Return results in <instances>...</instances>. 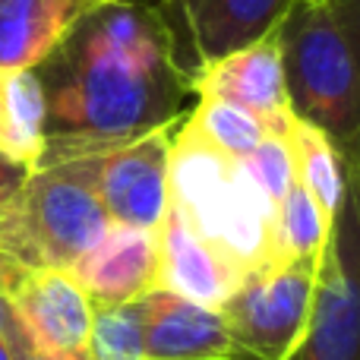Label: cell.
<instances>
[{
    "mask_svg": "<svg viewBox=\"0 0 360 360\" xmlns=\"http://www.w3.org/2000/svg\"><path fill=\"white\" fill-rule=\"evenodd\" d=\"M332 231V218L316 205V199L294 184L288 196L275 205L272 224V262L307 259V256H323L326 240Z\"/></svg>",
    "mask_w": 360,
    "mask_h": 360,
    "instance_id": "17",
    "label": "cell"
},
{
    "mask_svg": "<svg viewBox=\"0 0 360 360\" xmlns=\"http://www.w3.org/2000/svg\"><path fill=\"white\" fill-rule=\"evenodd\" d=\"M29 174H32V168H25V165L0 155V205H6L13 196H16V190L25 184Z\"/></svg>",
    "mask_w": 360,
    "mask_h": 360,
    "instance_id": "23",
    "label": "cell"
},
{
    "mask_svg": "<svg viewBox=\"0 0 360 360\" xmlns=\"http://www.w3.org/2000/svg\"><path fill=\"white\" fill-rule=\"evenodd\" d=\"M288 360H360V193L345 162V199L329 240L307 329Z\"/></svg>",
    "mask_w": 360,
    "mask_h": 360,
    "instance_id": "5",
    "label": "cell"
},
{
    "mask_svg": "<svg viewBox=\"0 0 360 360\" xmlns=\"http://www.w3.org/2000/svg\"><path fill=\"white\" fill-rule=\"evenodd\" d=\"M338 149H342V158L348 162L351 174H354V184H357V193H360V136L348 146H338Z\"/></svg>",
    "mask_w": 360,
    "mask_h": 360,
    "instance_id": "24",
    "label": "cell"
},
{
    "mask_svg": "<svg viewBox=\"0 0 360 360\" xmlns=\"http://www.w3.org/2000/svg\"><path fill=\"white\" fill-rule=\"evenodd\" d=\"M196 98H218L256 114L269 130H278L288 120L285 79H281L278 32L256 38L231 54L218 57L193 76Z\"/></svg>",
    "mask_w": 360,
    "mask_h": 360,
    "instance_id": "11",
    "label": "cell"
},
{
    "mask_svg": "<svg viewBox=\"0 0 360 360\" xmlns=\"http://www.w3.org/2000/svg\"><path fill=\"white\" fill-rule=\"evenodd\" d=\"M285 136L294 155L297 184L316 199V205L326 212V218H335L338 205L345 199V158L342 149L326 136L323 130L291 117L285 120Z\"/></svg>",
    "mask_w": 360,
    "mask_h": 360,
    "instance_id": "16",
    "label": "cell"
},
{
    "mask_svg": "<svg viewBox=\"0 0 360 360\" xmlns=\"http://www.w3.org/2000/svg\"><path fill=\"white\" fill-rule=\"evenodd\" d=\"M70 272L89 294L92 307L133 304L155 288L158 278V247L155 231L108 224L92 250Z\"/></svg>",
    "mask_w": 360,
    "mask_h": 360,
    "instance_id": "12",
    "label": "cell"
},
{
    "mask_svg": "<svg viewBox=\"0 0 360 360\" xmlns=\"http://www.w3.org/2000/svg\"><path fill=\"white\" fill-rule=\"evenodd\" d=\"M76 4H79L82 10H86V6H92V4H101V0H76Z\"/></svg>",
    "mask_w": 360,
    "mask_h": 360,
    "instance_id": "26",
    "label": "cell"
},
{
    "mask_svg": "<svg viewBox=\"0 0 360 360\" xmlns=\"http://www.w3.org/2000/svg\"><path fill=\"white\" fill-rule=\"evenodd\" d=\"M0 360H13L10 348H6V338H4V332H0Z\"/></svg>",
    "mask_w": 360,
    "mask_h": 360,
    "instance_id": "25",
    "label": "cell"
},
{
    "mask_svg": "<svg viewBox=\"0 0 360 360\" xmlns=\"http://www.w3.org/2000/svg\"><path fill=\"white\" fill-rule=\"evenodd\" d=\"M4 297L41 351L57 360H92L95 307L70 269H25Z\"/></svg>",
    "mask_w": 360,
    "mask_h": 360,
    "instance_id": "9",
    "label": "cell"
},
{
    "mask_svg": "<svg viewBox=\"0 0 360 360\" xmlns=\"http://www.w3.org/2000/svg\"><path fill=\"white\" fill-rule=\"evenodd\" d=\"M0 297H4V294H0ZM0 332H4L13 360H57V357H51L48 351L38 348L35 338L25 332V326L19 323V316L13 313V307L6 304V297L0 300Z\"/></svg>",
    "mask_w": 360,
    "mask_h": 360,
    "instance_id": "21",
    "label": "cell"
},
{
    "mask_svg": "<svg viewBox=\"0 0 360 360\" xmlns=\"http://www.w3.org/2000/svg\"><path fill=\"white\" fill-rule=\"evenodd\" d=\"M35 76L44 92L38 165L108 152L174 127L190 114L186 101L196 98L162 13L143 0L86 6Z\"/></svg>",
    "mask_w": 360,
    "mask_h": 360,
    "instance_id": "1",
    "label": "cell"
},
{
    "mask_svg": "<svg viewBox=\"0 0 360 360\" xmlns=\"http://www.w3.org/2000/svg\"><path fill=\"white\" fill-rule=\"evenodd\" d=\"M89 354H92V360H146L143 307H139V300L95 310Z\"/></svg>",
    "mask_w": 360,
    "mask_h": 360,
    "instance_id": "19",
    "label": "cell"
},
{
    "mask_svg": "<svg viewBox=\"0 0 360 360\" xmlns=\"http://www.w3.org/2000/svg\"><path fill=\"white\" fill-rule=\"evenodd\" d=\"M158 247V278L155 288L174 291L180 297H190L205 307H221L231 288L237 285V275L196 231L186 224L174 205L168 202L162 224L155 228Z\"/></svg>",
    "mask_w": 360,
    "mask_h": 360,
    "instance_id": "13",
    "label": "cell"
},
{
    "mask_svg": "<svg viewBox=\"0 0 360 360\" xmlns=\"http://www.w3.org/2000/svg\"><path fill=\"white\" fill-rule=\"evenodd\" d=\"M288 114L335 146L360 136V67L326 0H294L278 22Z\"/></svg>",
    "mask_w": 360,
    "mask_h": 360,
    "instance_id": "4",
    "label": "cell"
},
{
    "mask_svg": "<svg viewBox=\"0 0 360 360\" xmlns=\"http://www.w3.org/2000/svg\"><path fill=\"white\" fill-rule=\"evenodd\" d=\"M174 127L143 133L95 155V190L111 224L155 231L171 202V143Z\"/></svg>",
    "mask_w": 360,
    "mask_h": 360,
    "instance_id": "7",
    "label": "cell"
},
{
    "mask_svg": "<svg viewBox=\"0 0 360 360\" xmlns=\"http://www.w3.org/2000/svg\"><path fill=\"white\" fill-rule=\"evenodd\" d=\"M79 13L76 0H0V70H35Z\"/></svg>",
    "mask_w": 360,
    "mask_h": 360,
    "instance_id": "14",
    "label": "cell"
},
{
    "mask_svg": "<svg viewBox=\"0 0 360 360\" xmlns=\"http://www.w3.org/2000/svg\"><path fill=\"white\" fill-rule=\"evenodd\" d=\"M294 0H162L165 25L190 76L278 29Z\"/></svg>",
    "mask_w": 360,
    "mask_h": 360,
    "instance_id": "8",
    "label": "cell"
},
{
    "mask_svg": "<svg viewBox=\"0 0 360 360\" xmlns=\"http://www.w3.org/2000/svg\"><path fill=\"white\" fill-rule=\"evenodd\" d=\"M240 162L272 205H278L288 196V190L297 184V171H294V155H291V146H288L285 127L269 130L259 139V146L247 158H240Z\"/></svg>",
    "mask_w": 360,
    "mask_h": 360,
    "instance_id": "20",
    "label": "cell"
},
{
    "mask_svg": "<svg viewBox=\"0 0 360 360\" xmlns=\"http://www.w3.org/2000/svg\"><path fill=\"white\" fill-rule=\"evenodd\" d=\"M98 155V152H95ZM95 155L38 165L0 205V256L19 269H73L108 231Z\"/></svg>",
    "mask_w": 360,
    "mask_h": 360,
    "instance_id": "3",
    "label": "cell"
},
{
    "mask_svg": "<svg viewBox=\"0 0 360 360\" xmlns=\"http://www.w3.org/2000/svg\"><path fill=\"white\" fill-rule=\"evenodd\" d=\"M44 149V92L35 70H0V155L35 171Z\"/></svg>",
    "mask_w": 360,
    "mask_h": 360,
    "instance_id": "15",
    "label": "cell"
},
{
    "mask_svg": "<svg viewBox=\"0 0 360 360\" xmlns=\"http://www.w3.org/2000/svg\"><path fill=\"white\" fill-rule=\"evenodd\" d=\"M326 6L332 10L338 29H342L345 41H348L351 54H354L360 67V0H326Z\"/></svg>",
    "mask_w": 360,
    "mask_h": 360,
    "instance_id": "22",
    "label": "cell"
},
{
    "mask_svg": "<svg viewBox=\"0 0 360 360\" xmlns=\"http://www.w3.org/2000/svg\"><path fill=\"white\" fill-rule=\"evenodd\" d=\"M323 256L262 262L237 278L218 307L234 338L256 360H288L307 329Z\"/></svg>",
    "mask_w": 360,
    "mask_h": 360,
    "instance_id": "6",
    "label": "cell"
},
{
    "mask_svg": "<svg viewBox=\"0 0 360 360\" xmlns=\"http://www.w3.org/2000/svg\"><path fill=\"white\" fill-rule=\"evenodd\" d=\"M171 205L193 231L234 269L272 262L275 205L247 174L243 162L205 143L186 117L171 143Z\"/></svg>",
    "mask_w": 360,
    "mask_h": 360,
    "instance_id": "2",
    "label": "cell"
},
{
    "mask_svg": "<svg viewBox=\"0 0 360 360\" xmlns=\"http://www.w3.org/2000/svg\"><path fill=\"white\" fill-rule=\"evenodd\" d=\"M186 124L205 143H212L218 152L237 158V162L247 158L259 146V139L269 133V127L256 114L243 111L237 105H228V101H218V98H196L193 111L186 114Z\"/></svg>",
    "mask_w": 360,
    "mask_h": 360,
    "instance_id": "18",
    "label": "cell"
},
{
    "mask_svg": "<svg viewBox=\"0 0 360 360\" xmlns=\"http://www.w3.org/2000/svg\"><path fill=\"white\" fill-rule=\"evenodd\" d=\"M146 360H256L234 338L218 307L196 304L165 288L139 297Z\"/></svg>",
    "mask_w": 360,
    "mask_h": 360,
    "instance_id": "10",
    "label": "cell"
}]
</instances>
